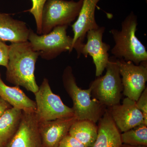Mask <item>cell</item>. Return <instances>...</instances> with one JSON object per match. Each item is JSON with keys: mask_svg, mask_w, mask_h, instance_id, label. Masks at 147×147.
<instances>
[{"mask_svg": "<svg viewBox=\"0 0 147 147\" xmlns=\"http://www.w3.org/2000/svg\"><path fill=\"white\" fill-rule=\"evenodd\" d=\"M121 134L122 144L131 146H147V125L142 124Z\"/></svg>", "mask_w": 147, "mask_h": 147, "instance_id": "d6986e66", "label": "cell"}, {"mask_svg": "<svg viewBox=\"0 0 147 147\" xmlns=\"http://www.w3.org/2000/svg\"><path fill=\"white\" fill-rule=\"evenodd\" d=\"M67 26L54 28L48 34L39 35L30 30L28 41L33 50L38 52L42 59L50 60L62 53L74 49L73 38L67 35Z\"/></svg>", "mask_w": 147, "mask_h": 147, "instance_id": "5b68a950", "label": "cell"}, {"mask_svg": "<svg viewBox=\"0 0 147 147\" xmlns=\"http://www.w3.org/2000/svg\"><path fill=\"white\" fill-rule=\"evenodd\" d=\"M11 106L5 100L0 97V118L5 113L7 110H8Z\"/></svg>", "mask_w": 147, "mask_h": 147, "instance_id": "cb8c5ba5", "label": "cell"}, {"mask_svg": "<svg viewBox=\"0 0 147 147\" xmlns=\"http://www.w3.org/2000/svg\"><path fill=\"white\" fill-rule=\"evenodd\" d=\"M105 29L102 26L89 31L86 36L87 42L84 43L81 50V55L86 57L89 55L92 58L97 77L102 75L110 58L108 52L110 45L102 41Z\"/></svg>", "mask_w": 147, "mask_h": 147, "instance_id": "9c48e42d", "label": "cell"}, {"mask_svg": "<svg viewBox=\"0 0 147 147\" xmlns=\"http://www.w3.org/2000/svg\"><path fill=\"white\" fill-rule=\"evenodd\" d=\"M47 0H31V8L27 11H29L34 17L36 27V33L42 34L41 30V16L43 7Z\"/></svg>", "mask_w": 147, "mask_h": 147, "instance_id": "ffe728a7", "label": "cell"}, {"mask_svg": "<svg viewBox=\"0 0 147 147\" xmlns=\"http://www.w3.org/2000/svg\"><path fill=\"white\" fill-rule=\"evenodd\" d=\"M100 0H84L83 5L76 21L71 26L73 32L74 49L78 58L81 56V50L87 32L99 28L95 18V11Z\"/></svg>", "mask_w": 147, "mask_h": 147, "instance_id": "30bf717a", "label": "cell"}, {"mask_svg": "<svg viewBox=\"0 0 147 147\" xmlns=\"http://www.w3.org/2000/svg\"><path fill=\"white\" fill-rule=\"evenodd\" d=\"M106 73L91 82L92 96L100 104L109 108L120 104L123 87L117 59L110 57Z\"/></svg>", "mask_w": 147, "mask_h": 147, "instance_id": "277c9868", "label": "cell"}, {"mask_svg": "<svg viewBox=\"0 0 147 147\" xmlns=\"http://www.w3.org/2000/svg\"><path fill=\"white\" fill-rule=\"evenodd\" d=\"M145 1H146V2H147V0H145Z\"/></svg>", "mask_w": 147, "mask_h": 147, "instance_id": "484cf974", "label": "cell"}, {"mask_svg": "<svg viewBox=\"0 0 147 147\" xmlns=\"http://www.w3.org/2000/svg\"><path fill=\"white\" fill-rule=\"evenodd\" d=\"M30 29L26 24L12 18L10 14L0 13V40L16 43L28 41Z\"/></svg>", "mask_w": 147, "mask_h": 147, "instance_id": "5bb4252c", "label": "cell"}, {"mask_svg": "<svg viewBox=\"0 0 147 147\" xmlns=\"http://www.w3.org/2000/svg\"><path fill=\"white\" fill-rule=\"evenodd\" d=\"M34 94L36 107L35 113L38 122L74 117L72 108L66 105L60 97L53 92L46 78Z\"/></svg>", "mask_w": 147, "mask_h": 147, "instance_id": "52a82bcc", "label": "cell"}, {"mask_svg": "<svg viewBox=\"0 0 147 147\" xmlns=\"http://www.w3.org/2000/svg\"><path fill=\"white\" fill-rule=\"evenodd\" d=\"M84 0H47L41 16L42 34H48L54 28L67 26L78 17Z\"/></svg>", "mask_w": 147, "mask_h": 147, "instance_id": "8992f818", "label": "cell"}, {"mask_svg": "<svg viewBox=\"0 0 147 147\" xmlns=\"http://www.w3.org/2000/svg\"><path fill=\"white\" fill-rule=\"evenodd\" d=\"M120 147H147V146H131V145L125 144H122Z\"/></svg>", "mask_w": 147, "mask_h": 147, "instance_id": "d4e9b609", "label": "cell"}, {"mask_svg": "<svg viewBox=\"0 0 147 147\" xmlns=\"http://www.w3.org/2000/svg\"><path fill=\"white\" fill-rule=\"evenodd\" d=\"M126 97L137 101L146 88L147 81V61L135 65L130 61L117 59Z\"/></svg>", "mask_w": 147, "mask_h": 147, "instance_id": "ba28073f", "label": "cell"}, {"mask_svg": "<svg viewBox=\"0 0 147 147\" xmlns=\"http://www.w3.org/2000/svg\"><path fill=\"white\" fill-rule=\"evenodd\" d=\"M68 134L86 147H92L96 140L98 126L89 120H77L71 125Z\"/></svg>", "mask_w": 147, "mask_h": 147, "instance_id": "ac0fdd59", "label": "cell"}, {"mask_svg": "<svg viewBox=\"0 0 147 147\" xmlns=\"http://www.w3.org/2000/svg\"><path fill=\"white\" fill-rule=\"evenodd\" d=\"M74 117L54 120L38 122V129L42 147H58L61 141L68 134Z\"/></svg>", "mask_w": 147, "mask_h": 147, "instance_id": "4fadbf2b", "label": "cell"}, {"mask_svg": "<svg viewBox=\"0 0 147 147\" xmlns=\"http://www.w3.org/2000/svg\"><path fill=\"white\" fill-rule=\"evenodd\" d=\"M98 122L97 136L92 147H120V132L109 110H105Z\"/></svg>", "mask_w": 147, "mask_h": 147, "instance_id": "9a60e30c", "label": "cell"}, {"mask_svg": "<svg viewBox=\"0 0 147 147\" xmlns=\"http://www.w3.org/2000/svg\"><path fill=\"white\" fill-rule=\"evenodd\" d=\"M5 147H42L35 112H23L18 130Z\"/></svg>", "mask_w": 147, "mask_h": 147, "instance_id": "8fae6325", "label": "cell"}, {"mask_svg": "<svg viewBox=\"0 0 147 147\" xmlns=\"http://www.w3.org/2000/svg\"><path fill=\"white\" fill-rule=\"evenodd\" d=\"M109 110L112 119L119 130L124 132L144 123L143 114L137 108L136 101L128 97L122 104L114 105Z\"/></svg>", "mask_w": 147, "mask_h": 147, "instance_id": "7c38bea8", "label": "cell"}, {"mask_svg": "<svg viewBox=\"0 0 147 147\" xmlns=\"http://www.w3.org/2000/svg\"><path fill=\"white\" fill-rule=\"evenodd\" d=\"M39 53L33 50L28 41L11 43L9 45L6 80L35 93L39 86L34 75L35 65Z\"/></svg>", "mask_w": 147, "mask_h": 147, "instance_id": "6da1fadb", "label": "cell"}, {"mask_svg": "<svg viewBox=\"0 0 147 147\" xmlns=\"http://www.w3.org/2000/svg\"><path fill=\"white\" fill-rule=\"evenodd\" d=\"M58 147H86L68 134L62 139Z\"/></svg>", "mask_w": 147, "mask_h": 147, "instance_id": "7402d4cb", "label": "cell"}, {"mask_svg": "<svg viewBox=\"0 0 147 147\" xmlns=\"http://www.w3.org/2000/svg\"><path fill=\"white\" fill-rule=\"evenodd\" d=\"M0 97L13 108L24 112H35L36 102L29 98L18 86L10 87L3 82L0 73Z\"/></svg>", "mask_w": 147, "mask_h": 147, "instance_id": "2e32d148", "label": "cell"}, {"mask_svg": "<svg viewBox=\"0 0 147 147\" xmlns=\"http://www.w3.org/2000/svg\"><path fill=\"white\" fill-rule=\"evenodd\" d=\"M62 82L66 92L72 99V108L76 120H87L95 123L98 122L104 114L106 107L96 99H92L90 87L84 90L78 86L70 66H67L64 69Z\"/></svg>", "mask_w": 147, "mask_h": 147, "instance_id": "3957f363", "label": "cell"}, {"mask_svg": "<svg viewBox=\"0 0 147 147\" xmlns=\"http://www.w3.org/2000/svg\"><path fill=\"white\" fill-rule=\"evenodd\" d=\"M23 111L11 107L0 118V147H5L16 133L21 123Z\"/></svg>", "mask_w": 147, "mask_h": 147, "instance_id": "e0dca14e", "label": "cell"}, {"mask_svg": "<svg viewBox=\"0 0 147 147\" xmlns=\"http://www.w3.org/2000/svg\"><path fill=\"white\" fill-rule=\"evenodd\" d=\"M136 105L143 114L144 123L147 125V88L142 93L139 99L136 101Z\"/></svg>", "mask_w": 147, "mask_h": 147, "instance_id": "44dd1931", "label": "cell"}, {"mask_svg": "<svg viewBox=\"0 0 147 147\" xmlns=\"http://www.w3.org/2000/svg\"><path fill=\"white\" fill-rule=\"evenodd\" d=\"M9 45L0 40V65L7 67L8 61Z\"/></svg>", "mask_w": 147, "mask_h": 147, "instance_id": "603a6c76", "label": "cell"}, {"mask_svg": "<svg viewBox=\"0 0 147 147\" xmlns=\"http://www.w3.org/2000/svg\"><path fill=\"white\" fill-rule=\"evenodd\" d=\"M137 25V16L131 12L122 22L120 30L110 31L115 42L111 51L114 57L130 61L135 65L147 61L146 48L136 36Z\"/></svg>", "mask_w": 147, "mask_h": 147, "instance_id": "7a4b0ae2", "label": "cell"}]
</instances>
